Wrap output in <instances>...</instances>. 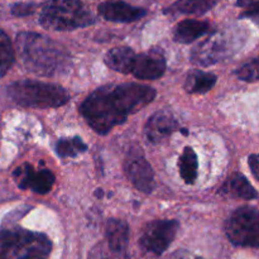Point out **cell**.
Instances as JSON below:
<instances>
[{"mask_svg":"<svg viewBox=\"0 0 259 259\" xmlns=\"http://www.w3.org/2000/svg\"><path fill=\"white\" fill-rule=\"evenodd\" d=\"M156 90L141 83H120L96 89L80 106V113L98 134L105 136L120 125L131 114L141 110L156 98Z\"/></svg>","mask_w":259,"mask_h":259,"instance_id":"1","label":"cell"},{"mask_svg":"<svg viewBox=\"0 0 259 259\" xmlns=\"http://www.w3.org/2000/svg\"><path fill=\"white\" fill-rule=\"evenodd\" d=\"M15 47L23 66L35 75H63L71 66L70 53L65 47L39 33H18Z\"/></svg>","mask_w":259,"mask_h":259,"instance_id":"2","label":"cell"},{"mask_svg":"<svg viewBox=\"0 0 259 259\" xmlns=\"http://www.w3.org/2000/svg\"><path fill=\"white\" fill-rule=\"evenodd\" d=\"M51 252L52 242L43 233L0 229V259H48Z\"/></svg>","mask_w":259,"mask_h":259,"instance_id":"3","label":"cell"},{"mask_svg":"<svg viewBox=\"0 0 259 259\" xmlns=\"http://www.w3.org/2000/svg\"><path fill=\"white\" fill-rule=\"evenodd\" d=\"M95 22V15L80 0H48L39 14L40 25L50 30H73Z\"/></svg>","mask_w":259,"mask_h":259,"instance_id":"4","label":"cell"},{"mask_svg":"<svg viewBox=\"0 0 259 259\" xmlns=\"http://www.w3.org/2000/svg\"><path fill=\"white\" fill-rule=\"evenodd\" d=\"M8 95L25 108L50 109L63 106L68 100L67 90L56 83L35 80H20L8 86Z\"/></svg>","mask_w":259,"mask_h":259,"instance_id":"5","label":"cell"},{"mask_svg":"<svg viewBox=\"0 0 259 259\" xmlns=\"http://www.w3.org/2000/svg\"><path fill=\"white\" fill-rule=\"evenodd\" d=\"M225 234L235 247L258 248L259 214L257 207L242 206L225 223Z\"/></svg>","mask_w":259,"mask_h":259,"instance_id":"6","label":"cell"},{"mask_svg":"<svg viewBox=\"0 0 259 259\" xmlns=\"http://www.w3.org/2000/svg\"><path fill=\"white\" fill-rule=\"evenodd\" d=\"M180 224L177 220H154L144 227L139 245L146 252L162 255L175 240Z\"/></svg>","mask_w":259,"mask_h":259,"instance_id":"7","label":"cell"},{"mask_svg":"<svg viewBox=\"0 0 259 259\" xmlns=\"http://www.w3.org/2000/svg\"><path fill=\"white\" fill-rule=\"evenodd\" d=\"M124 171L129 181L144 194H151L154 186V172L139 148H133L126 154Z\"/></svg>","mask_w":259,"mask_h":259,"instance_id":"8","label":"cell"},{"mask_svg":"<svg viewBox=\"0 0 259 259\" xmlns=\"http://www.w3.org/2000/svg\"><path fill=\"white\" fill-rule=\"evenodd\" d=\"M14 179L18 187L22 190H32L35 194H47L51 191L56 177L50 169L42 168L35 171L29 163H24L14 171Z\"/></svg>","mask_w":259,"mask_h":259,"instance_id":"9","label":"cell"},{"mask_svg":"<svg viewBox=\"0 0 259 259\" xmlns=\"http://www.w3.org/2000/svg\"><path fill=\"white\" fill-rule=\"evenodd\" d=\"M233 50L234 48H230L229 38L219 34L212 35L192 50L191 61L199 66L214 65L232 55Z\"/></svg>","mask_w":259,"mask_h":259,"instance_id":"10","label":"cell"},{"mask_svg":"<svg viewBox=\"0 0 259 259\" xmlns=\"http://www.w3.org/2000/svg\"><path fill=\"white\" fill-rule=\"evenodd\" d=\"M166 58L161 51L151 50L149 52L136 55L132 73L141 80H157L166 72Z\"/></svg>","mask_w":259,"mask_h":259,"instance_id":"11","label":"cell"},{"mask_svg":"<svg viewBox=\"0 0 259 259\" xmlns=\"http://www.w3.org/2000/svg\"><path fill=\"white\" fill-rule=\"evenodd\" d=\"M179 129V121L167 110L154 113L148 119L144 134L149 143L159 144L169 138Z\"/></svg>","mask_w":259,"mask_h":259,"instance_id":"12","label":"cell"},{"mask_svg":"<svg viewBox=\"0 0 259 259\" xmlns=\"http://www.w3.org/2000/svg\"><path fill=\"white\" fill-rule=\"evenodd\" d=\"M98 12L101 17L109 22L131 23L142 19L147 14L143 8L133 7L121 0H108L98 7Z\"/></svg>","mask_w":259,"mask_h":259,"instance_id":"13","label":"cell"},{"mask_svg":"<svg viewBox=\"0 0 259 259\" xmlns=\"http://www.w3.org/2000/svg\"><path fill=\"white\" fill-rule=\"evenodd\" d=\"M210 32V24L207 22L197 19H185L176 25L174 32L175 42L189 45L200 37Z\"/></svg>","mask_w":259,"mask_h":259,"instance_id":"14","label":"cell"},{"mask_svg":"<svg viewBox=\"0 0 259 259\" xmlns=\"http://www.w3.org/2000/svg\"><path fill=\"white\" fill-rule=\"evenodd\" d=\"M105 242L119 252H128L129 227L124 220L110 219L106 224Z\"/></svg>","mask_w":259,"mask_h":259,"instance_id":"15","label":"cell"},{"mask_svg":"<svg viewBox=\"0 0 259 259\" xmlns=\"http://www.w3.org/2000/svg\"><path fill=\"white\" fill-rule=\"evenodd\" d=\"M222 192L232 197L243 200H254L258 197L254 187L249 184L247 177L242 174H233L223 186Z\"/></svg>","mask_w":259,"mask_h":259,"instance_id":"16","label":"cell"},{"mask_svg":"<svg viewBox=\"0 0 259 259\" xmlns=\"http://www.w3.org/2000/svg\"><path fill=\"white\" fill-rule=\"evenodd\" d=\"M136 53L129 47L111 48L105 55V65L120 73H132Z\"/></svg>","mask_w":259,"mask_h":259,"instance_id":"17","label":"cell"},{"mask_svg":"<svg viewBox=\"0 0 259 259\" xmlns=\"http://www.w3.org/2000/svg\"><path fill=\"white\" fill-rule=\"evenodd\" d=\"M217 83L214 73L201 70H192L185 81V90L189 94H205L211 90Z\"/></svg>","mask_w":259,"mask_h":259,"instance_id":"18","label":"cell"},{"mask_svg":"<svg viewBox=\"0 0 259 259\" xmlns=\"http://www.w3.org/2000/svg\"><path fill=\"white\" fill-rule=\"evenodd\" d=\"M218 0H177L164 9L166 14H204L217 5Z\"/></svg>","mask_w":259,"mask_h":259,"instance_id":"19","label":"cell"},{"mask_svg":"<svg viewBox=\"0 0 259 259\" xmlns=\"http://www.w3.org/2000/svg\"><path fill=\"white\" fill-rule=\"evenodd\" d=\"M180 176L184 180L185 184H195L197 179V169H199V161L197 156L191 147H185L181 157L179 159Z\"/></svg>","mask_w":259,"mask_h":259,"instance_id":"20","label":"cell"},{"mask_svg":"<svg viewBox=\"0 0 259 259\" xmlns=\"http://www.w3.org/2000/svg\"><path fill=\"white\" fill-rule=\"evenodd\" d=\"M88 151V144L80 137H67L58 139L56 143V153L61 158H73Z\"/></svg>","mask_w":259,"mask_h":259,"instance_id":"21","label":"cell"},{"mask_svg":"<svg viewBox=\"0 0 259 259\" xmlns=\"http://www.w3.org/2000/svg\"><path fill=\"white\" fill-rule=\"evenodd\" d=\"M15 53L13 43L5 32L0 29V77L7 75L14 63Z\"/></svg>","mask_w":259,"mask_h":259,"instance_id":"22","label":"cell"},{"mask_svg":"<svg viewBox=\"0 0 259 259\" xmlns=\"http://www.w3.org/2000/svg\"><path fill=\"white\" fill-rule=\"evenodd\" d=\"M88 259H129L128 252H119L106 244V242L100 243L91 250Z\"/></svg>","mask_w":259,"mask_h":259,"instance_id":"23","label":"cell"},{"mask_svg":"<svg viewBox=\"0 0 259 259\" xmlns=\"http://www.w3.org/2000/svg\"><path fill=\"white\" fill-rule=\"evenodd\" d=\"M235 75L239 80L247 81V82H255L258 80V58H253L250 62L240 66Z\"/></svg>","mask_w":259,"mask_h":259,"instance_id":"24","label":"cell"},{"mask_svg":"<svg viewBox=\"0 0 259 259\" xmlns=\"http://www.w3.org/2000/svg\"><path fill=\"white\" fill-rule=\"evenodd\" d=\"M37 9V5L34 3H15L10 8V12L14 17L22 18L27 15H32Z\"/></svg>","mask_w":259,"mask_h":259,"instance_id":"25","label":"cell"},{"mask_svg":"<svg viewBox=\"0 0 259 259\" xmlns=\"http://www.w3.org/2000/svg\"><path fill=\"white\" fill-rule=\"evenodd\" d=\"M237 7L244 8L245 12L242 17H258V0H237Z\"/></svg>","mask_w":259,"mask_h":259,"instance_id":"26","label":"cell"},{"mask_svg":"<svg viewBox=\"0 0 259 259\" xmlns=\"http://www.w3.org/2000/svg\"><path fill=\"white\" fill-rule=\"evenodd\" d=\"M248 163H249L250 171H252L254 179L259 180V174H258V171H259V159H258L257 154H252V156L249 157V161H248Z\"/></svg>","mask_w":259,"mask_h":259,"instance_id":"27","label":"cell"},{"mask_svg":"<svg viewBox=\"0 0 259 259\" xmlns=\"http://www.w3.org/2000/svg\"><path fill=\"white\" fill-rule=\"evenodd\" d=\"M194 259H204V258H201V257H196V258H194Z\"/></svg>","mask_w":259,"mask_h":259,"instance_id":"28","label":"cell"}]
</instances>
